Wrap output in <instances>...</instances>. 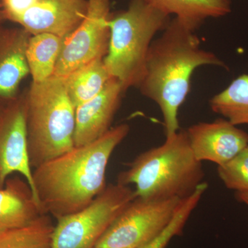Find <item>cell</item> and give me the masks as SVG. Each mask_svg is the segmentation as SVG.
I'll return each mask as SVG.
<instances>
[{"label":"cell","instance_id":"cell-12","mask_svg":"<svg viewBox=\"0 0 248 248\" xmlns=\"http://www.w3.org/2000/svg\"><path fill=\"white\" fill-rule=\"evenodd\" d=\"M125 92L120 81L112 78L96 97L76 108L75 146L95 141L112 128Z\"/></svg>","mask_w":248,"mask_h":248},{"label":"cell","instance_id":"cell-13","mask_svg":"<svg viewBox=\"0 0 248 248\" xmlns=\"http://www.w3.org/2000/svg\"><path fill=\"white\" fill-rule=\"evenodd\" d=\"M31 35L23 28L0 31V102L17 97L19 84L30 73L27 50Z\"/></svg>","mask_w":248,"mask_h":248},{"label":"cell","instance_id":"cell-6","mask_svg":"<svg viewBox=\"0 0 248 248\" xmlns=\"http://www.w3.org/2000/svg\"><path fill=\"white\" fill-rule=\"evenodd\" d=\"M135 191L120 184L107 186L89 206L59 218L52 248H94L122 210L135 198Z\"/></svg>","mask_w":248,"mask_h":248},{"label":"cell","instance_id":"cell-2","mask_svg":"<svg viewBox=\"0 0 248 248\" xmlns=\"http://www.w3.org/2000/svg\"><path fill=\"white\" fill-rule=\"evenodd\" d=\"M205 66L228 69L215 53L202 48L195 31L177 18L170 20L152 42L138 89L159 107L166 138L179 131L178 113L190 92L191 77L197 68Z\"/></svg>","mask_w":248,"mask_h":248},{"label":"cell","instance_id":"cell-18","mask_svg":"<svg viewBox=\"0 0 248 248\" xmlns=\"http://www.w3.org/2000/svg\"><path fill=\"white\" fill-rule=\"evenodd\" d=\"M209 103L214 112L234 125H248V75L237 77Z\"/></svg>","mask_w":248,"mask_h":248},{"label":"cell","instance_id":"cell-21","mask_svg":"<svg viewBox=\"0 0 248 248\" xmlns=\"http://www.w3.org/2000/svg\"><path fill=\"white\" fill-rule=\"evenodd\" d=\"M217 172L227 188L248 192V143L228 162L218 166Z\"/></svg>","mask_w":248,"mask_h":248},{"label":"cell","instance_id":"cell-11","mask_svg":"<svg viewBox=\"0 0 248 248\" xmlns=\"http://www.w3.org/2000/svg\"><path fill=\"white\" fill-rule=\"evenodd\" d=\"M87 7L86 0H37L14 22L32 35L50 33L65 38L82 22Z\"/></svg>","mask_w":248,"mask_h":248},{"label":"cell","instance_id":"cell-9","mask_svg":"<svg viewBox=\"0 0 248 248\" xmlns=\"http://www.w3.org/2000/svg\"><path fill=\"white\" fill-rule=\"evenodd\" d=\"M26 114L25 94L0 102V188L4 187L10 175L17 172L32 190Z\"/></svg>","mask_w":248,"mask_h":248},{"label":"cell","instance_id":"cell-5","mask_svg":"<svg viewBox=\"0 0 248 248\" xmlns=\"http://www.w3.org/2000/svg\"><path fill=\"white\" fill-rule=\"evenodd\" d=\"M170 20L146 0H131L128 9L109 19L110 41L104 62L124 91L140 86L152 42Z\"/></svg>","mask_w":248,"mask_h":248},{"label":"cell","instance_id":"cell-24","mask_svg":"<svg viewBox=\"0 0 248 248\" xmlns=\"http://www.w3.org/2000/svg\"><path fill=\"white\" fill-rule=\"evenodd\" d=\"M3 18H5L4 14H3L2 11H0V21H1V19H3Z\"/></svg>","mask_w":248,"mask_h":248},{"label":"cell","instance_id":"cell-14","mask_svg":"<svg viewBox=\"0 0 248 248\" xmlns=\"http://www.w3.org/2000/svg\"><path fill=\"white\" fill-rule=\"evenodd\" d=\"M42 215L26 179L9 178L0 188V236L30 223Z\"/></svg>","mask_w":248,"mask_h":248},{"label":"cell","instance_id":"cell-8","mask_svg":"<svg viewBox=\"0 0 248 248\" xmlns=\"http://www.w3.org/2000/svg\"><path fill=\"white\" fill-rule=\"evenodd\" d=\"M111 0H88L81 24L63 39L54 76L66 78L91 62L104 59L110 41Z\"/></svg>","mask_w":248,"mask_h":248},{"label":"cell","instance_id":"cell-17","mask_svg":"<svg viewBox=\"0 0 248 248\" xmlns=\"http://www.w3.org/2000/svg\"><path fill=\"white\" fill-rule=\"evenodd\" d=\"M64 78L68 97L76 108L96 97L112 78L104 59H99Z\"/></svg>","mask_w":248,"mask_h":248},{"label":"cell","instance_id":"cell-16","mask_svg":"<svg viewBox=\"0 0 248 248\" xmlns=\"http://www.w3.org/2000/svg\"><path fill=\"white\" fill-rule=\"evenodd\" d=\"M63 39L50 33L31 35L27 59L32 82H42L54 76Z\"/></svg>","mask_w":248,"mask_h":248},{"label":"cell","instance_id":"cell-23","mask_svg":"<svg viewBox=\"0 0 248 248\" xmlns=\"http://www.w3.org/2000/svg\"><path fill=\"white\" fill-rule=\"evenodd\" d=\"M235 198L240 203H244L248 207V192H236Z\"/></svg>","mask_w":248,"mask_h":248},{"label":"cell","instance_id":"cell-7","mask_svg":"<svg viewBox=\"0 0 248 248\" xmlns=\"http://www.w3.org/2000/svg\"><path fill=\"white\" fill-rule=\"evenodd\" d=\"M182 200L135 197L122 210L94 248H140L167 228Z\"/></svg>","mask_w":248,"mask_h":248},{"label":"cell","instance_id":"cell-10","mask_svg":"<svg viewBox=\"0 0 248 248\" xmlns=\"http://www.w3.org/2000/svg\"><path fill=\"white\" fill-rule=\"evenodd\" d=\"M186 131L195 157L218 166L228 162L248 143V134L225 118L194 124Z\"/></svg>","mask_w":248,"mask_h":248},{"label":"cell","instance_id":"cell-19","mask_svg":"<svg viewBox=\"0 0 248 248\" xmlns=\"http://www.w3.org/2000/svg\"><path fill=\"white\" fill-rule=\"evenodd\" d=\"M48 215L42 214L30 223L0 236V248H52L54 230Z\"/></svg>","mask_w":248,"mask_h":248},{"label":"cell","instance_id":"cell-15","mask_svg":"<svg viewBox=\"0 0 248 248\" xmlns=\"http://www.w3.org/2000/svg\"><path fill=\"white\" fill-rule=\"evenodd\" d=\"M164 14L174 15L196 31L210 18L224 17L232 11L231 0H146Z\"/></svg>","mask_w":248,"mask_h":248},{"label":"cell","instance_id":"cell-1","mask_svg":"<svg viewBox=\"0 0 248 248\" xmlns=\"http://www.w3.org/2000/svg\"><path fill=\"white\" fill-rule=\"evenodd\" d=\"M129 131L120 124L32 170V194L42 213L58 219L89 206L107 187L109 160Z\"/></svg>","mask_w":248,"mask_h":248},{"label":"cell","instance_id":"cell-4","mask_svg":"<svg viewBox=\"0 0 248 248\" xmlns=\"http://www.w3.org/2000/svg\"><path fill=\"white\" fill-rule=\"evenodd\" d=\"M25 97L28 153L33 170L74 148L76 108L64 78L32 82Z\"/></svg>","mask_w":248,"mask_h":248},{"label":"cell","instance_id":"cell-22","mask_svg":"<svg viewBox=\"0 0 248 248\" xmlns=\"http://www.w3.org/2000/svg\"><path fill=\"white\" fill-rule=\"evenodd\" d=\"M37 0H2L4 17L14 21L36 4Z\"/></svg>","mask_w":248,"mask_h":248},{"label":"cell","instance_id":"cell-3","mask_svg":"<svg viewBox=\"0 0 248 248\" xmlns=\"http://www.w3.org/2000/svg\"><path fill=\"white\" fill-rule=\"evenodd\" d=\"M205 172L195 157L186 130L166 138L161 146L137 156L121 172L117 184H133L136 197L184 200L203 184Z\"/></svg>","mask_w":248,"mask_h":248},{"label":"cell","instance_id":"cell-20","mask_svg":"<svg viewBox=\"0 0 248 248\" xmlns=\"http://www.w3.org/2000/svg\"><path fill=\"white\" fill-rule=\"evenodd\" d=\"M201 200L200 194L196 192L183 200L167 228L156 239L140 248H166L174 236L182 234L186 223Z\"/></svg>","mask_w":248,"mask_h":248}]
</instances>
